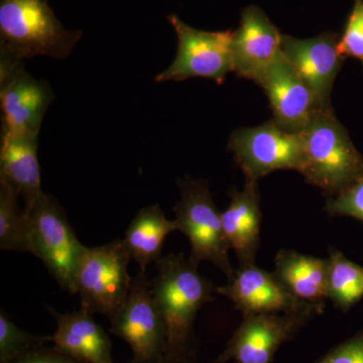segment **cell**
<instances>
[{"instance_id":"6da1fadb","label":"cell","mask_w":363,"mask_h":363,"mask_svg":"<svg viewBox=\"0 0 363 363\" xmlns=\"http://www.w3.org/2000/svg\"><path fill=\"white\" fill-rule=\"evenodd\" d=\"M152 297L166 330V363L193 362L194 322L202 306L213 301L215 286L184 253H171L156 264Z\"/></svg>"},{"instance_id":"7a4b0ae2","label":"cell","mask_w":363,"mask_h":363,"mask_svg":"<svg viewBox=\"0 0 363 363\" xmlns=\"http://www.w3.org/2000/svg\"><path fill=\"white\" fill-rule=\"evenodd\" d=\"M306 182L328 197L340 194L363 171V157L333 109L317 111L300 133Z\"/></svg>"},{"instance_id":"3957f363","label":"cell","mask_w":363,"mask_h":363,"mask_svg":"<svg viewBox=\"0 0 363 363\" xmlns=\"http://www.w3.org/2000/svg\"><path fill=\"white\" fill-rule=\"evenodd\" d=\"M81 35L64 28L45 0H0L1 56L18 62L37 56L65 59Z\"/></svg>"},{"instance_id":"277c9868","label":"cell","mask_w":363,"mask_h":363,"mask_svg":"<svg viewBox=\"0 0 363 363\" xmlns=\"http://www.w3.org/2000/svg\"><path fill=\"white\" fill-rule=\"evenodd\" d=\"M130 260L123 240L102 247H86L76 274V294L80 296L81 308L93 315H104L111 321L130 295Z\"/></svg>"},{"instance_id":"5b68a950","label":"cell","mask_w":363,"mask_h":363,"mask_svg":"<svg viewBox=\"0 0 363 363\" xmlns=\"http://www.w3.org/2000/svg\"><path fill=\"white\" fill-rule=\"evenodd\" d=\"M181 199L174 207L178 231L190 241V259L199 266L203 260L211 262L231 279L235 269L229 259V247L221 213L212 199L205 182L185 179L180 183Z\"/></svg>"},{"instance_id":"8992f818","label":"cell","mask_w":363,"mask_h":363,"mask_svg":"<svg viewBox=\"0 0 363 363\" xmlns=\"http://www.w3.org/2000/svg\"><path fill=\"white\" fill-rule=\"evenodd\" d=\"M32 219L33 255L44 262L63 290L76 294V274L86 247L52 196L42 195L25 208Z\"/></svg>"},{"instance_id":"52a82bcc","label":"cell","mask_w":363,"mask_h":363,"mask_svg":"<svg viewBox=\"0 0 363 363\" xmlns=\"http://www.w3.org/2000/svg\"><path fill=\"white\" fill-rule=\"evenodd\" d=\"M228 149L242 169L245 180L257 182L279 169L298 173L302 169L300 135L284 130L274 119L257 128L233 131Z\"/></svg>"},{"instance_id":"ba28073f","label":"cell","mask_w":363,"mask_h":363,"mask_svg":"<svg viewBox=\"0 0 363 363\" xmlns=\"http://www.w3.org/2000/svg\"><path fill=\"white\" fill-rule=\"evenodd\" d=\"M178 38V52L172 65L157 76V82L209 78L223 84L227 74L233 72L231 56L233 30L206 32L186 25L176 14L168 16Z\"/></svg>"},{"instance_id":"9c48e42d","label":"cell","mask_w":363,"mask_h":363,"mask_svg":"<svg viewBox=\"0 0 363 363\" xmlns=\"http://www.w3.org/2000/svg\"><path fill=\"white\" fill-rule=\"evenodd\" d=\"M111 322V333L130 346V363H166V330L147 272L140 269L125 303Z\"/></svg>"},{"instance_id":"30bf717a","label":"cell","mask_w":363,"mask_h":363,"mask_svg":"<svg viewBox=\"0 0 363 363\" xmlns=\"http://www.w3.org/2000/svg\"><path fill=\"white\" fill-rule=\"evenodd\" d=\"M52 98L49 84L26 73L23 62L0 57V104L4 133L38 138Z\"/></svg>"},{"instance_id":"8fae6325","label":"cell","mask_w":363,"mask_h":363,"mask_svg":"<svg viewBox=\"0 0 363 363\" xmlns=\"http://www.w3.org/2000/svg\"><path fill=\"white\" fill-rule=\"evenodd\" d=\"M215 292L230 300L243 317L259 314H321L325 305L302 302L289 292L274 272L259 269L257 264L240 266L225 286Z\"/></svg>"},{"instance_id":"7c38bea8","label":"cell","mask_w":363,"mask_h":363,"mask_svg":"<svg viewBox=\"0 0 363 363\" xmlns=\"http://www.w3.org/2000/svg\"><path fill=\"white\" fill-rule=\"evenodd\" d=\"M315 313L259 314L243 317L220 359L224 363H272L277 351L305 326Z\"/></svg>"},{"instance_id":"4fadbf2b","label":"cell","mask_w":363,"mask_h":363,"mask_svg":"<svg viewBox=\"0 0 363 363\" xmlns=\"http://www.w3.org/2000/svg\"><path fill=\"white\" fill-rule=\"evenodd\" d=\"M339 35L325 32L313 39L283 35L281 54L314 93L321 109L332 108L331 92L345 57L338 49Z\"/></svg>"},{"instance_id":"5bb4252c","label":"cell","mask_w":363,"mask_h":363,"mask_svg":"<svg viewBox=\"0 0 363 363\" xmlns=\"http://www.w3.org/2000/svg\"><path fill=\"white\" fill-rule=\"evenodd\" d=\"M257 85L269 98L272 119L290 133L300 135L316 112L321 111L313 91L281 52Z\"/></svg>"},{"instance_id":"9a60e30c","label":"cell","mask_w":363,"mask_h":363,"mask_svg":"<svg viewBox=\"0 0 363 363\" xmlns=\"http://www.w3.org/2000/svg\"><path fill=\"white\" fill-rule=\"evenodd\" d=\"M283 35L259 6L241 11L240 28L231 40L233 72L238 77L259 84L274 60L281 55Z\"/></svg>"},{"instance_id":"2e32d148","label":"cell","mask_w":363,"mask_h":363,"mask_svg":"<svg viewBox=\"0 0 363 363\" xmlns=\"http://www.w3.org/2000/svg\"><path fill=\"white\" fill-rule=\"evenodd\" d=\"M228 196L230 203L221 213L224 234L240 266H252L259 247L262 219L257 182L245 180L242 191L231 189Z\"/></svg>"},{"instance_id":"e0dca14e","label":"cell","mask_w":363,"mask_h":363,"mask_svg":"<svg viewBox=\"0 0 363 363\" xmlns=\"http://www.w3.org/2000/svg\"><path fill=\"white\" fill-rule=\"evenodd\" d=\"M57 322L52 335V347L85 363H113L112 343L93 314L81 308L79 311L62 314L49 309Z\"/></svg>"},{"instance_id":"ac0fdd59","label":"cell","mask_w":363,"mask_h":363,"mask_svg":"<svg viewBox=\"0 0 363 363\" xmlns=\"http://www.w3.org/2000/svg\"><path fill=\"white\" fill-rule=\"evenodd\" d=\"M0 182L25 201V208L43 194L38 159V138L4 133L0 145Z\"/></svg>"},{"instance_id":"d6986e66","label":"cell","mask_w":363,"mask_h":363,"mask_svg":"<svg viewBox=\"0 0 363 363\" xmlns=\"http://www.w3.org/2000/svg\"><path fill=\"white\" fill-rule=\"evenodd\" d=\"M274 276L302 302L325 305L328 298V259L281 250L274 257Z\"/></svg>"},{"instance_id":"ffe728a7","label":"cell","mask_w":363,"mask_h":363,"mask_svg":"<svg viewBox=\"0 0 363 363\" xmlns=\"http://www.w3.org/2000/svg\"><path fill=\"white\" fill-rule=\"evenodd\" d=\"M179 230L176 220H169L160 205L143 208L130 222L123 243L140 271L147 272L162 257V247L169 233Z\"/></svg>"},{"instance_id":"44dd1931","label":"cell","mask_w":363,"mask_h":363,"mask_svg":"<svg viewBox=\"0 0 363 363\" xmlns=\"http://www.w3.org/2000/svg\"><path fill=\"white\" fill-rule=\"evenodd\" d=\"M18 195L0 182V248L6 252H33L32 219L18 205Z\"/></svg>"},{"instance_id":"7402d4cb","label":"cell","mask_w":363,"mask_h":363,"mask_svg":"<svg viewBox=\"0 0 363 363\" xmlns=\"http://www.w3.org/2000/svg\"><path fill=\"white\" fill-rule=\"evenodd\" d=\"M327 274L328 300L346 312L363 298V267L348 259L338 250H330Z\"/></svg>"},{"instance_id":"603a6c76","label":"cell","mask_w":363,"mask_h":363,"mask_svg":"<svg viewBox=\"0 0 363 363\" xmlns=\"http://www.w3.org/2000/svg\"><path fill=\"white\" fill-rule=\"evenodd\" d=\"M52 336L35 335L18 328L4 310L0 312V363H11L51 342Z\"/></svg>"},{"instance_id":"cb8c5ba5","label":"cell","mask_w":363,"mask_h":363,"mask_svg":"<svg viewBox=\"0 0 363 363\" xmlns=\"http://www.w3.org/2000/svg\"><path fill=\"white\" fill-rule=\"evenodd\" d=\"M325 211L330 216H347L363 222V171L340 194L328 197Z\"/></svg>"},{"instance_id":"d4e9b609","label":"cell","mask_w":363,"mask_h":363,"mask_svg":"<svg viewBox=\"0 0 363 363\" xmlns=\"http://www.w3.org/2000/svg\"><path fill=\"white\" fill-rule=\"evenodd\" d=\"M338 49L346 59H357L363 67V0H354L342 35L339 37Z\"/></svg>"},{"instance_id":"484cf974","label":"cell","mask_w":363,"mask_h":363,"mask_svg":"<svg viewBox=\"0 0 363 363\" xmlns=\"http://www.w3.org/2000/svg\"><path fill=\"white\" fill-rule=\"evenodd\" d=\"M317 363H363V331L339 344Z\"/></svg>"},{"instance_id":"4316f807","label":"cell","mask_w":363,"mask_h":363,"mask_svg":"<svg viewBox=\"0 0 363 363\" xmlns=\"http://www.w3.org/2000/svg\"><path fill=\"white\" fill-rule=\"evenodd\" d=\"M11 363H85L69 357L55 347H42Z\"/></svg>"},{"instance_id":"83f0119b","label":"cell","mask_w":363,"mask_h":363,"mask_svg":"<svg viewBox=\"0 0 363 363\" xmlns=\"http://www.w3.org/2000/svg\"><path fill=\"white\" fill-rule=\"evenodd\" d=\"M184 363H195V362H194V360H193V362H184ZM214 363H224V362H222L220 358L218 357V358H217L216 362H215Z\"/></svg>"}]
</instances>
